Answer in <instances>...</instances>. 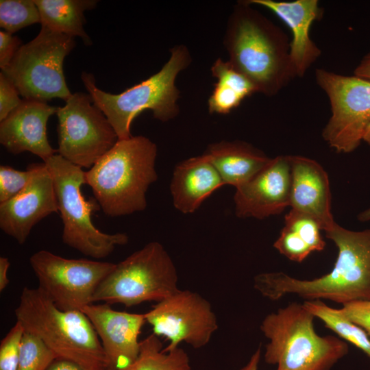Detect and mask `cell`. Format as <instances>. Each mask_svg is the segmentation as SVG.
Returning <instances> with one entry per match:
<instances>
[{
  "label": "cell",
  "instance_id": "d590c367",
  "mask_svg": "<svg viewBox=\"0 0 370 370\" xmlns=\"http://www.w3.org/2000/svg\"><path fill=\"white\" fill-rule=\"evenodd\" d=\"M354 74L356 76L370 80V51L362 58L355 68Z\"/></svg>",
  "mask_w": 370,
  "mask_h": 370
},
{
  "label": "cell",
  "instance_id": "2e32d148",
  "mask_svg": "<svg viewBox=\"0 0 370 370\" xmlns=\"http://www.w3.org/2000/svg\"><path fill=\"white\" fill-rule=\"evenodd\" d=\"M80 311L88 318L108 361V369L119 370L134 362L139 353L138 336L145 322L144 314L112 309L110 304H90Z\"/></svg>",
  "mask_w": 370,
  "mask_h": 370
},
{
  "label": "cell",
  "instance_id": "52a82bcc",
  "mask_svg": "<svg viewBox=\"0 0 370 370\" xmlns=\"http://www.w3.org/2000/svg\"><path fill=\"white\" fill-rule=\"evenodd\" d=\"M44 162L53 179L64 244L85 256L100 259L111 254L116 246L128 243L126 234L103 233L94 225L92 214L101 208L95 198L87 200L82 193L86 184L82 168L58 153Z\"/></svg>",
  "mask_w": 370,
  "mask_h": 370
},
{
  "label": "cell",
  "instance_id": "f546056e",
  "mask_svg": "<svg viewBox=\"0 0 370 370\" xmlns=\"http://www.w3.org/2000/svg\"><path fill=\"white\" fill-rule=\"evenodd\" d=\"M273 247L291 261L301 262L312 251L293 230L284 226Z\"/></svg>",
  "mask_w": 370,
  "mask_h": 370
},
{
  "label": "cell",
  "instance_id": "ac0fdd59",
  "mask_svg": "<svg viewBox=\"0 0 370 370\" xmlns=\"http://www.w3.org/2000/svg\"><path fill=\"white\" fill-rule=\"evenodd\" d=\"M292 210L315 219L325 232L335 225L331 211L328 175L317 161L301 156H288Z\"/></svg>",
  "mask_w": 370,
  "mask_h": 370
},
{
  "label": "cell",
  "instance_id": "cb8c5ba5",
  "mask_svg": "<svg viewBox=\"0 0 370 370\" xmlns=\"http://www.w3.org/2000/svg\"><path fill=\"white\" fill-rule=\"evenodd\" d=\"M158 336L151 334L140 341L136 360L119 370H192L189 357L181 347L164 352Z\"/></svg>",
  "mask_w": 370,
  "mask_h": 370
},
{
  "label": "cell",
  "instance_id": "3957f363",
  "mask_svg": "<svg viewBox=\"0 0 370 370\" xmlns=\"http://www.w3.org/2000/svg\"><path fill=\"white\" fill-rule=\"evenodd\" d=\"M157 145L144 136L118 140L88 171L86 184L103 212L112 217L147 208L146 193L158 179Z\"/></svg>",
  "mask_w": 370,
  "mask_h": 370
},
{
  "label": "cell",
  "instance_id": "484cf974",
  "mask_svg": "<svg viewBox=\"0 0 370 370\" xmlns=\"http://www.w3.org/2000/svg\"><path fill=\"white\" fill-rule=\"evenodd\" d=\"M37 23L40 16L34 0L0 1V27L4 31L13 34Z\"/></svg>",
  "mask_w": 370,
  "mask_h": 370
},
{
  "label": "cell",
  "instance_id": "5b68a950",
  "mask_svg": "<svg viewBox=\"0 0 370 370\" xmlns=\"http://www.w3.org/2000/svg\"><path fill=\"white\" fill-rule=\"evenodd\" d=\"M161 69L147 79L119 94H111L96 86L91 73L83 72L81 79L93 103L106 115L119 140L132 136V121L143 110H151L153 117L162 122L174 119L180 112L177 101L180 90L175 85L178 74L191 62L188 48L176 45Z\"/></svg>",
  "mask_w": 370,
  "mask_h": 370
},
{
  "label": "cell",
  "instance_id": "7402d4cb",
  "mask_svg": "<svg viewBox=\"0 0 370 370\" xmlns=\"http://www.w3.org/2000/svg\"><path fill=\"white\" fill-rule=\"evenodd\" d=\"M40 16L41 27L75 38L80 37L84 45L92 40L84 29V12L95 8V0H34Z\"/></svg>",
  "mask_w": 370,
  "mask_h": 370
},
{
  "label": "cell",
  "instance_id": "9a60e30c",
  "mask_svg": "<svg viewBox=\"0 0 370 370\" xmlns=\"http://www.w3.org/2000/svg\"><path fill=\"white\" fill-rule=\"evenodd\" d=\"M291 174L288 156H279L236 188L235 213L239 218L262 219L290 206Z\"/></svg>",
  "mask_w": 370,
  "mask_h": 370
},
{
  "label": "cell",
  "instance_id": "83f0119b",
  "mask_svg": "<svg viewBox=\"0 0 370 370\" xmlns=\"http://www.w3.org/2000/svg\"><path fill=\"white\" fill-rule=\"evenodd\" d=\"M284 226L295 231L312 252L324 249L325 242L321 234L322 229L313 218L291 209L284 217Z\"/></svg>",
  "mask_w": 370,
  "mask_h": 370
},
{
  "label": "cell",
  "instance_id": "e575fe53",
  "mask_svg": "<svg viewBox=\"0 0 370 370\" xmlns=\"http://www.w3.org/2000/svg\"><path fill=\"white\" fill-rule=\"evenodd\" d=\"M45 370H85L77 363L62 358H56Z\"/></svg>",
  "mask_w": 370,
  "mask_h": 370
},
{
  "label": "cell",
  "instance_id": "4316f807",
  "mask_svg": "<svg viewBox=\"0 0 370 370\" xmlns=\"http://www.w3.org/2000/svg\"><path fill=\"white\" fill-rule=\"evenodd\" d=\"M56 358L40 338L25 330L17 370H45Z\"/></svg>",
  "mask_w": 370,
  "mask_h": 370
},
{
  "label": "cell",
  "instance_id": "74e56055",
  "mask_svg": "<svg viewBox=\"0 0 370 370\" xmlns=\"http://www.w3.org/2000/svg\"><path fill=\"white\" fill-rule=\"evenodd\" d=\"M260 348H258L252 354L248 362L239 370H258L260 359Z\"/></svg>",
  "mask_w": 370,
  "mask_h": 370
},
{
  "label": "cell",
  "instance_id": "4dcf8cb0",
  "mask_svg": "<svg viewBox=\"0 0 370 370\" xmlns=\"http://www.w3.org/2000/svg\"><path fill=\"white\" fill-rule=\"evenodd\" d=\"M32 175L29 166L26 171H18L9 166H0V204L18 195L29 183Z\"/></svg>",
  "mask_w": 370,
  "mask_h": 370
},
{
  "label": "cell",
  "instance_id": "4fadbf2b",
  "mask_svg": "<svg viewBox=\"0 0 370 370\" xmlns=\"http://www.w3.org/2000/svg\"><path fill=\"white\" fill-rule=\"evenodd\" d=\"M144 314L153 333L169 341L164 352L179 347L182 342L195 349L203 347L219 328L210 303L189 290H179L158 301Z\"/></svg>",
  "mask_w": 370,
  "mask_h": 370
},
{
  "label": "cell",
  "instance_id": "9c48e42d",
  "mask_svg": "<svg viewBox=\"0 0 370 370\" xmlns=\"http://www.w3.org/2000/svg\"><path fill=\"white\" fill-rule=\"evenodd\" d=\"M75 47L74 38L41 27L38 34L21 45L1 72L24 99L47 101L72 95L65 80L63 63Z\"/></svg>",
  "mask_w": 370,
  "mask_h": 370
},
{
  "label": "cell",
  "instance_id": "6da1fadb",
  "mask_svg": "<svg viewBox=\"0 0 370 370\" xmlns=\"http://www.w3.org/2000/svg\"><path fill=\"white\" fill-rule=\"evenodd\" d=\"M325 233L338 249L331 271L312 280H299L283 272L262 273L255 276L254 288L273 301L287 294L306 301L328 299L342 305L370 301V229L352 231L336 223Z\"/></svg>",
  "mask_w": 370,
  "mask_h": 370
},
{
  "label": "cell",
  "instance_id": "ffe728a7",
  "mask_svg": "<svg viewBox=\"0 0 370 370\" xmlns=\"http://www.w3.org/2000/svg\"><path fill=\"white\" fill-rule=\"evenodd\" d=\"M223 185L220 175L206 154L190 158L174 169L171 182L173 205L182 213H193Z\"/></svg>",
  "mask_w": 370,
  "mask_h": 370
},
{
  "label": "cell",
  "instance_id": "1f68e13d",
  "mask_svg": "<svg viewBox=\"0 0 370 370\" xmlns=\"http://www.w3.org/2000/svg\"><path fill=\"white\" fill-rule=\"evenodd\" d=\"M19 92L13 84L0 73V121L4 120L21 103Z\"/></svg>",
  "mask_w": 370,
  "mask_h": 370
},
{
  "label": "cell",
  "instance_id": "8fae6325",
  "mask_svg": "<svg viewBox=\"0 0 370 370\" xmlns=\"http://www.w3.org/2000/svg\"><path fill=\"white\" fill-rule=\"evenodd\" d=\"M58 153L81 168L90 169L119 138L89 94L75 92L58 107Z\"/></svg>",
  "mask_w": 370,
  "mask_h": 370
},
{
  "label": "cell",
  "instance_id": "d4e9b609",
  "mask_svg": "<svg viewBox=\"0 0 370 370\" xmlns=\"http://www.w3.org/2000/svg\"><path fill=\"white\" fill-rule=\"evenodd\" d=\"M303 305L315 317L321 319L326 328L357 347L370 358L369 336L362 328L348 319L340 308H331L319 299L305 301Z\"/></svg>",
  "mask_w": 370,
  "mask_h": 370
},
{
  "label": "cell",
  "instance_id": "f1b7e54d",
  "mask_svg": "<svg viewBox=\"0 0 370 370\" xmlns=\"http://www.w3.org/2000/svg\"><path fill=\"white\" fill-rule=\"evenodd\" d=\"M25 329L18 321L0 343V370H17Z\"/></svg>",
  "mask_w": 370,
  "mask_h": 370
},
{
  "label": "cell",
  "instance_id": "7c38bea8",
  "mask_svg": "<svg viewBox=\"0 0 370 370\" xmlns=\"http://www.w3.org/2000/svg\"><path fill=\"white\" fill-rule=\"evenodd\" d=\"M40 288L60 310H80L92 304L100 283L116 264L88 259H68L47 250L29 258Z\"/></svg>",
  "mask_w": 370,
  "mask_h": 370
},
{
  "label": "cell",
  "instance_id": "44dd1931",
  "mask_svg": "<svg viewBox=\"0 0 370 370\" xmlns=\"http://www.w3.org/2000/svg\"><path fill=\"white\" fill-rule=\"evenodd\" d=\"M225 185L237 188L262 169L271 160L263 152L243 141H221L204 153Z\"/></svg>",
  "mask_w": 370,
  "mask_h": 370
},
{
  "label": "cell",
  "instance_id": "f35d334b",
  "mask_svg": "<svg viewBox=\"0 0 370 370\" xmlns=\"http://www.w3.org/2000/svg\"><path fill=\"white\" fill-rule=\"evenodd\" d=\"M362 140L370 146V125L368 126L364 134Z\"/></svg>",
  "mask_w": 370,
  "mask_h": 370
},
{
  "label": "cell",
  "instance_id": "836d02e7",
  "mask_svg": "<svg viewBox=\"0 0 370 370\" xmlns=\"http://www.w3.org/2000/svg\"><path fill=\"white\" fill-rule=\"evenodd\" d=\"M21 46V40L12 34L0 32V68H5Z\"/></svg>",
  "mask_w": 370,
  "mask_h": 370
},
{
  "label": "cell",
  "instance_id": "8992f818",
  "mask_svg": "<svg viewBox=\"0 0 370 370\" xmlns=\"http://www.w3.org/2000/svg\"><path fill=\"white\" fill-rule=\"evenodd\" d=\"M315 317L303 304L291 303L267 315L260 330L269 340L264 360L277 370H330L349 348L338 337L319 336Z\"/></svg>",
  "mask_w": 370,
  "mask_h": 370
},
{
  "label": "cell",
  "instance_id": "e0dca14e",
  "mask_svg": "<svg viewBox=\"0 0 370 370\" xmlns=\"http://www.w3.org/2000/svg\"><path fill=\"white\" fill-rule=\"evenodd\" d=\"M58 107L47 102L23 99L0 123V143L13 154L28 151L43 162L58 153L49 143L47 124L49 118L56 114Z\"/></svg>",
  "mask_w": 370,
  "mask_h": 370
},
{
  "label": "cell",
  "instance_id": "ba28073f",
  "mask_svg": "<svg viewBox=\"0 0 370 370\" xmlns=\"http://www.w3.org/2000/svg\"><path fill=\"white\" fill-rule=\"evenodd\" d=\"M177 282L176 267L169 253L162 244L152 241L116 264L96 289L92 301L126 307L158 302L180 290Z\"/></svg>",
  "mask_w": 370,
  "mask_h": 370
},
{
  "label": "cell",
  "instance_id": "d6a6232c",
  "mask_svg": "<svg viewBox=\"0 0 370 370\" xmlns=\"http://www.w3.org/2000/svg\"><path fill=\"white\" fill-rule=\"evenodd\" d=\"M340 310L348 319L362 328L370 338V301L347 303Z\"/></svg>",
  "mask_w": 370,
  "mask_h": 370
},
{
  "label": "cell",
  "instance_id": "30bf717a",
  "mask_svg": "<svg viewBox=\"0 0 370 370\" xmlns=\"http://www.w3.org/2000/svg\"><path fill=\"white\" fill-rule=\"evenodd\" d=\"M317 85L329 99L331 116L322 137L338 153H351L370 125V80L324 69L315 71Z\"/></svg>",
  "mask_w": 370,
  "mask_h": 370
},
{
  "label": "cell",
  "instance_id": "8d00e7d4",
  "mask_svg": "<svg viewBox=\"0 0 370 370\" xmlns=\"http://www.w3.org/2000/svg\"><path fill=\"white\" fill-rule=\"evenodd\" d=\"M10 262L8 258L0 257V291H3L10 284L8 272Z\"/></svg>",
  "mask_w": 370,
  "mask_h": 370
},
{
  "label": "cell",
  "instance_id": "7a4b0ae2",
  "mask_svg": "<svg viewBox=\"0 0 370 370\" xmlns=\"http://www.w3.org/2000/svg\"><path fill=\"white\" fill-rule=\"evenodd\" d=\"M223 40L228 61L257 92L274 96L296 77L287 35L247 1L234 7Z\"/></svg>",
  "mask_w": 370,
  "mask_h": 370
},
{
  "label": "cell",
  "instance_id": "d6986e66",
  "mask_svg": "<svg viewBox=\"0 0 370 370\" xmlns=\"http://www.w3.org/2000/svg\"><path fill=\"white\" fill-rule=\"evenodd\" d=\"M253 5L264 7L277 15L292 32L290 59L296 77H303L321 53L312 41L310 29L312 23L322 15L317 0H247Z\"/></svg>",
  "mask_w": 370,
  "mask_h": 370
},
{
  "label": "cell",
  "instance_id": "ab89813d",
  "mask_svg": "<svg viewBox=\"0 0 370 370\" xmlns=\"http://www.w3.org/2000/svg\"><path fill=\"white\" fill-rule=\"evenodd\" d=\"M103 370H110V369H103Z\"/></svg>",
  "mask_w": 370,
  "mask_h": 370
},
{
  "label": "cell",
  "instance_id": "277c9868",
  "mask_svg": "<svg viewBox=\"0 0 370 370\" xmlns=\"http://www.w3.org/2000/svg\"><path fill=\"white\" fill-rule=\"evenodd\" d=\"M14 313L25 330L40 338L57 358L85 370L108 369L99 338L82 311L60 310L40 288L26 286Z\"/></svg>",
  "mask_w": 370,
  "mask_h": 370
},
{
  "label": "cell",
  "instance_id": "603a6c76",
  "mask_svg": "<svg viewBox=\"0 0 370 370\" xmlns=\"http://www.w3.org/2000/svg\"><path fill=\"white\" fill-rule=\"evenodd\" d=\"M210 70L212 75L217 79L208 99L210 114H228L244 99L257 92L254 84L228 60L217 59Z\"/></svg>",
  "mask_w": 370,
  "mask_h": 370
},
{
  "label": "cell",
  "instance_id": "5bb4252c",
  "mask_svg": "<svg viewBox=\"0 0 370 370\" xmlns=\"http://www.w3.org/2000/svg\"><path fill=\"white\" fill-rule=\"evenodd\" d=\"M29 166L32 175L27 185L15 197L0 204V228L21 245L36 223L58 212L53 179L45 163Z\"/></svg>",
  "mask_w": 370,
  "mask_h": 370
}]
</instances>
